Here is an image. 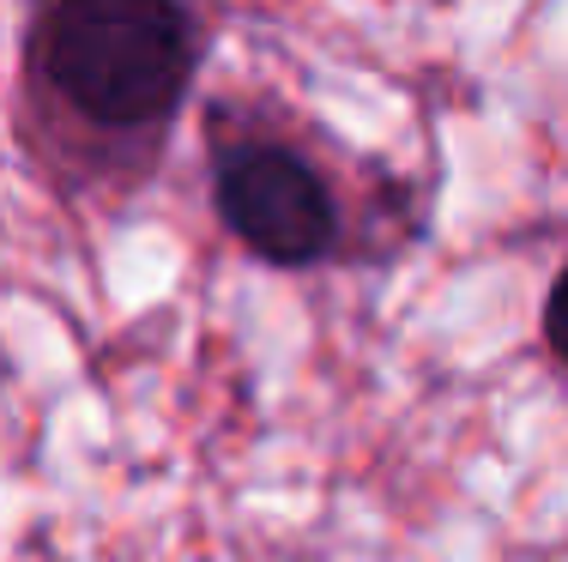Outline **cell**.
<instances>
[{
	"label": "cell",
	"mask_w": 568,
	"mask_h": 562,
	"mask_svg": "<svg viewBox=\"0 0 568 562\" xmlns=\"http://www.w3.org/2000/svg\"><path fill=\"white\" fill-rule=\"evenodd\" d=\"M200 67L187 0H37L24 73L43 103L110 145H158Z\"/></svg>",
	"instance_id": "6da1fadb"
},
{
	"label": "cell",
	"mask_w": 568,
	"mask_h": 562,
	"mask_svg": "<svg viewBox=\"0 0 568 562\" xmlns=\"http://www.w3.org/2000/svg\"><path fill=\"white\" fill-rule=\"evenodd\" d=\"M212 206L224 231L266 266H321L339 254V194L315 157L284 140H224L212 164Z\"/></svg>",
	"instance_id": "7a4b0ae2"
},
{
	"label": "cell",
	"mask_w": 568,
	"mask_h": 562,
	"mask_svg": "<svg viewBox=\"0 0 568 562\" xmlns=\"http://www.w3.org/2000/svg\"><path fill=\"white\" fill-rule=\"evenodd\" d=\"M545 339H550V351L568 364V260H562L557 285H550V303H545Z\"/></svg>",
	"instance_id": "3957f363"
}]
</instances>
